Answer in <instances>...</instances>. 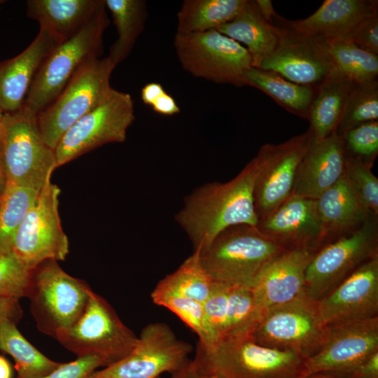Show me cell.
I'll use <instances>...</instances> for the list:
<instances>
[{
	"label": "cell",
	"mask_w": 378,
	"mask_h": 378,
	"mask_svg": "<svg viewBox=\"0 0 378 378\" xmlns=\"http://www.w3.org/2000/svg\"><path fill=\"white\" fill-rule=\"evenodd\" d=\"M260 169L256 155L230 181L205 183L186 197L175 219L191 241L193 252H202L229 227L256 226L254 188Z\"/></svg>",
	"instance_id": "1"
},
{
	"label": "cell",
	"mask_w": 378,
	"mask_h": 378,
	"mask_svg": "<svg viewBox=\"0 0 378 378\" xmlns=\"http://www.w3.org/2000/svg\"><path fill=\"white\" fill-rule=\"evenodd\" d=\"M304 360L290 351L263 346L248 336L208 349L197 344L191 363L218 378H303Z\"/></svg>",
	"instance_id": "2"
},
{
	"label": "cell",
	"mask_w": 378,
	"mask_h": 378,
	"mask_svg": "<svg viewBox=\"0 0 378 378\" xmlns=\"http://www.w3.org/2000/svg\"><path fill=\"white\" fill-rule=\"evenodd\" d=\"M104 0L89 22L75 35L57 45L42 62L23 106L38 115L60 94L87 61L99 57L109 20Z\"/></svg>",
	"instance_id": "3"
},
{
	"label": "cell",
	"mask_w": 378,
	"mask_h": 378,
	"mask_svg": "<svg viewBox=\"0 0 378 378\" xmlns=\"http://www.w3.org/2000/svg\"><path fill=\"white\" fill-rule=\"evenodd\" d=\"M91 290L85 281L64 271L57 261L48 260L31 270L25 297L38 330L55 338L80 317Z\"/></svg>",
	"instance_id": "4"
},
{
	"label": "cell",
	"mask_w": 378,
	"mask_h": 378,
	"mask_svg": "<svg viewBox=\"0 0 378 378\" xmlns=\"http://www.w3.org/2000/svg\"><path fill=\"white\" fill-rule=\"evenodd\" d=\"M0 125L8 184L39 191L57 167L55 150L44 141L37 115L22 105L17 111L4 113Z\"/></svg>",
	"instance_id": "5"
},
{
	"label": "cell",
	"mask_w": 378,
	"mask_h": 378,
	"mask_svg": "<svg viewBox=\"0 0 378 378\" xmlns=\"http://www.w3.org/2000/svg\"><path fill=\"white\" fill-rule=\"evenodd\" d=\"M284 251L256 226L241 224L225 229L197 253L213 281L250 286L261 268Z\"/></svg>",
	"instance_id": "6"
},
{
	"label": "cell",
	"mask_w": 378,
	"mask_h": 378,
	"mask_svg": "<svg viewBox=\"0 0 378 378\" xmlns=\"http://www.w3.org/2000/svg\"><path fill=\"white\" fill-rule=\"evenodd\" d=\"M114 64L108 57L85 62L60 94L37 115L46 144L55 150L63 134L79 119L99 106L111 92Z\"/></svg>",
	"instance_id": "7"
},
{
	"label": "cell",
	"mask_w": 378,
	"mask_h": 378,
	"mask_svg": "<svg viewBox=\"0 0 378 378\" xmlns=\"http://www.w3.org/2000/svg\"><path fill=\"white\" fill-rule=\"evenodd\" d=\"M55 339L77 357L101 358L104 368L126 357L139 337L123 323L111 304L92 290L80 317L57 332Z\"/></svg>",
	"instance_id": "8"
},
{
	"label": "cell",
	"mask_w": 378,
	"mask_h": 378,
	"mask_svg": "<svg viewBox=\"0 0 378 378\" xmlns=\"http://www.w3.org/2000/svg\"><path fill=\"white\" fill-rule=\"evenodd\" d=\"M327 331L317 301L304 291L265 310L250 337L260 345L290 351L305 360L318 352Z\"/></svg>",
	"instance_id": "9"
},
{
	"label": "cell",
	"mask_w": 378,
	"mask_h": 378,
	"mask_svg": "<svg viewBox=\"0 0 378 378\" xmlns=\"http://www.w3.org/2000/svg\"><path fill=\"white\" fill-rule=\"evenodd\" d=\"M174 46L186 71L216 83L242 87L246 72L253 67L247 49L216 29L176 33Z\"/></svg>",
	"instance_id": "10"
},
{
	"label": "cell",
	"mask_w": 378,
	"mask_h": 378,
	"mask_svg": "<svg viewBox=\"0 0 378 378\" xmlns=\"http://www.w3.org/2000/svg\"><path fill=\"white\" fill-rule=\"evenodd\" d=\"M378 216L360 228L322 246L305 272V292L318 301L361 265L378 255Z\"/></svg>",
	"instance_id": "11"
},
{
	"label": "cell",
	"mask_w": 378,
	"mask_h": 378,
	"mask_svg": "<svg viewBox=\"0 0 378 378\" xmlns=\"http://www.w3.org/2000/svg\"><path fill=\"white\" fill-rule=\"evenodd\" d=\"M134 119L131 95L113 88L99 106L79 119L61 137L55 148L56 167L104 144L125 141Z\"/></svg>",
	"instance_id": "12"
},
{
	"label": "cell",
	"mask_w": 378,
	"mask_h": 378,
	"mask_svg": "<svg viewBox=\"0 0 378 378\" xmlns=\"http://www.w3.org/2000/svg\"><path fill=\"white\" fill-rule=\"evenodd\" d=\"M60 188L48 181L26 214L13 239L12 253L30 270L48 260H64L68 237L59 214Z\"/></svg>",
	"instance_id": "13"
},
{
	"label": "cell",
	"mask_w": 378,
	"mask_h": 378,
	"mask_svg": "<svg viewBox=\"0 0 378 378\" xmlns=\"http://www.w3.org/2000/svg\"><path fill=\"white\" fill-rule=\"evenodd\" d=\"M192 351V345L178 340L167 324L149 323L126 357L95 370L88 378H158L184 366Z\"/></svg>",
	"instance_id": "14"
},
{
	"label": "cell",
	"mask_w": 378,
	"mask_h": 378,
	"mask_svg": "<svg viewBox=\"0 0 378 378\" xmlns=\"http://www.w3.org/2000/svg\"><path fill=\"white\" fill-rule=\"evenodd\" d=\"M312 139L309 129L278 144H267L258 150L261 169L254 188V205L259 218L289 197L300 163Z\"/></svg>",
	"instance_id": "15"
},
{
	"label": "cell",
	"mask_w": 378,
	"mask_h": 378,
	"mask_svg": "<svg viewBox=\"0 0 378 378\" xmlns=\"http://www.w3.org/2000/svg\"><path fill=\"white\" fill-rule=\"evenodd\" d=\"M377 351L378 317L328 326L320 349L304 360L302 377L348 371Z\"/></svg>",
	"instance_id": "16"
},
{
	"label": "cell",
	"mask_w": 378,
	"mask_h": 378,
	"mask_svg": "<svg viewBox=\"0 0 378 378\" xmlns=\"http://www.w3.org/2000/svg\"><path fill=\"white\" fill-rule=\"evenodd\" d=\"M276 27L280 35L279 43L257 68L275 72L293 83L313 88L338 74L315 39Z\"/></svg>",
	"instance_id": "17"
},
{
	"label": "cell",
	"mask_w": 378,
	"mask_h": 378,
	"mask_svg": "<svg viewBox=\"0 0 378 378\" xmlns=\"http://www.w3.org/2000/svg\"><path fill=\"white\" fill-rule=\"evenodd\" d=\"M317 303L326 326L378 317V255Z\"/></svg>",
	"instance_id": "18"
},
{
	"label": "cell",
	"mask_w": 378,
	"mask_h": 378,
	"mask_svg": "<svg viewBox=\"0 0 378 378\" xmlns=\"http://www.w3.org/2000/svg\"><path fill=\"white\" fill-rule=\"evenodd\" d=\"M257 229L283 249H320L326 245L317 216L316 200L291 195L258 219Z\"/></svg>",
	"instance_id": "19"
},
{
	"label": "cell",
	"mask_w": 378,
	"mask_h": 378,
	"mask_svg": "<svg viewBox=\"0 0 378 378\" xmlns=\"http://www.w3.org/2000/svg\"><path fill=\"white\" fill-rule=\"evenodd\" d=\"M377 6L374 0H326L302 20H288L276 13L273 24L307 38L350 41L365 20L378 14Z\"/></svg>",
	"instance_id": "20"
},
{
	"label": "cell",
	"mask_w": 378,
	"mask_h": 378,
	"mask_svg": "<svg viewBox=\"0 0 378 378\" xmlns=\"http://www.w3.org/2000/svg\"><path fill=\"white\" fill-rule=\"evenodd\" d=\"M318 250L300 248L284 251L261 268L250 287L262 313L305 291V272Z\"/></svg>",
	"instance_id": "21"
},
{
	"label": "cell",
	"mask_w": 378,
	"mask_h": 378,
	"mask_svg": "<svg viewBox=\"0 0 378 378\" xmlns=\"http://www.w3.org/2000/svg\"><path fill=\"white\" fill-rule=\"evenodd\" d=\"M344 172L342 137L335 133L322 139L312 136L300 163L292 194L316 200L335 185Z\"/></svg>",
	"instance_id": "22"
},
{
	"label": "cell",
	"mask_w": 378,
	"mask_h": 378,
	"mask_svg": "<svg viewBox=\"0 0 378 378\" xmlns=\"http://www.w3.org/2000/svg\"><path fill=\"white\" fill-rule=\"evenodd\" d=\"M60 42L40 28L34 41L15 57L0 62V106L13 113L23 105L42 62Z\"/></svg>",
	"instance_id": "23"
},
{
	"label": "cell",
	"mask_w": 378,
	"mask_h": 378,
	"mask_svg": "<svg viewBox=\"0 0 378 378\" xmlns=\"http://www.w3.org/2000/svg\"><path fill=\"white\" fill-rule=\"evenodd\" d=\"M317 216L326 244L360 228L377 216L359 202L344 174L332 187L316 200Z\"/></svg>",
	"instance_id": "24"
},
{
	"label": "cell",
	"mask_w": 378,
	"mask_h": 378,
	"mask_svg": "<svg viewBox=\"0 0 378 378\" xmlns=\"http://www.w3.org/2000/svg\"><path fill=\"white\" fill-rule=\"evenodd\" d=\"M104 0H29L28 17L62 43L75 35L92 18Z\"/></svg>",
	"instance_id": "25"
},
{
	"label": "cell",
	"mask_w": 378,
	"mask_h": 378,
	"mask_svg": "<svg viewBox=\"0 0 378 378\" xmlns=\"http://www.w3.org/2000/svg\"><path fill=\"white\" fill-rule=\"evenodd\" d=\"M216 30L235 41L244 43L252 58V66L257 68L262 60L276 48L279 30L267 22L260 13L255 1L247 0L240 13L231 21Z\"/></svg>",
	"instance_id": "26"
},
{
	"label": "cell",
	"mask_w": 378,
	"mask_h": 378,
	"mask_svg": "<svg viewBox=\"0 0 378 378\" xmlns=\"http://www.w3.org/2000/svg\"><path fill=\"white\" fill-rule=\"evenodd\" d=\"M356 84L336 74L316 88L307 118L313 139H325L336 132L347 99Z\"/></svg>",
	"instance_id": "27"
},
{
	"label": "cell",
	"mask_w": 378,
	"mask_h": 378,
	"mask_svg": "<svg viewBox=\"0 0 378 378\" xmlns=\"http://www.w3.org/2000/svg\"><path fill=\"white\" fill-rule=\"evenodd\" d=\"M245 85L255 88L290 113L307 119L316 88L300 85L279 74L251 67L246 74Z\"/></svg>",
	"instance_id": "28"
},
{
	"label": "cell",
	"mask_w": 378,
	"mask_h": 378,
	"mask_svg": "<svg viewBox=\"0 0 378 378\" xmlns=\"http://www.w3.org/2000/svg\"><path fill=\"white\" fill-rule=\"evenodd\" d=\"M247 0H185L177 13L178 34L216 29L232 20Z\"/></svg>",
	"instance_id": "29"
},
{
	"label": "cell",
	"mask_w": 378,
	"mask_h": 378,
	"mask_svg": "<svg viewBox=\"0 0 378 378\" xmlns=\"http://www.w3.org/2000/svg\"><path fill=\"white\" fill-rule=\"evenodd\" d=\"M111 13L118 38L107 56L116 66L130 54L137 38L143 32L148 16L144 0H104Z\"/></svg>",
	"instance_id": "30"
},
{
	"label": "cell",
	"mask_w": 378,
	"mask_h": 378,
	"mask_svg": "<svg viewBox=\"0 0 378 378\" xmlns=\"http://www.w3.org/2000/svg\"><path fill=\"white\" fill-rule=\"evenodd\" d=\"M0 349L13 358L17 378H42L62 363L43 355L23 337L16 323L11 321L0 325Z\"/></svg>",
	"instance_id": "31"
},
{
	"label": "cell",
	"mask_w": 378,
	"mask_h": 378,
	"mask_svg": "<svg viewBox=\"0 0 378 378\" xmlns=\"http://www.w3.org/2000/svg\"><path fill=\"white\" fill-rule=\"evenodd\" d=\"M315 40L339 75L356 83L377 80L378 55L367 52L349 41Z\"/></svg>",
	"instance_id": "32"
},
{
	"label": "cell",
	"mask_w": 378,
	"mask_h": 378,
	"mask_svg": "<svg viewBox=\"0 0 378 378\" xmlns=\"http://www.w3.org/2000/svg\"><path fill=\"white\" fill-rule=\"evenodd\" d=\"M214 284L199 254L193 252L174 272L160 280L153 291L178 295L203 304L211 295Z\"/></svg>",
	"instance_id": "33"
},
{
	"label": "cell",
	"mask_w": 378,
	"mask_h": 378,
	"mask_svg": "<svg viewBox=\"0 0 378 378\" xmlns=\"http://www.w3.org/2000/svg\"><path fill=\"white\" fill-rule=\"evenodd\" d=\"M38 192L8 183L0 197V253L12 252L15 234Z\"/></svg>",
	"instance_id": "34"
},
{
	"label": "cell",
	"mask_w": 378,
	"mask_h": 378,
	"mask_svg": "<svg viewBox=\"0 0 378 378\" xmlns=\"http://www.w3.org/2000/svg\"><path fill=\"white\" fill-rule=\"evenodd\" d=\"M150 297L155 304L169 309L195 332L199 338L197 344L206 349L215 345L202 303L178 295L155 291Z\"/></svg>",
	"instance_id": "35"
},
{
	"label": "cell",
	"mask_w": 378,
	"mask_h": 378,
	"mask_svg": "<svg viewBox=\"0 0 378 378\" xmlns=\"http://www.w3.org/2000/svg\"><path fill=\"white\" fill-rule=\"evenodd\" d=\"M377 119V80L356 83L347 99L335 134L342 136L352 128Z\"/></svg>",
	"instance_id": "36"
},
{
	"label": "cell",
	"mask_w": 378,
	"mask_h": 378,
	"mask_svg": "<svg viewBox=\"0 0 378 378\" xmlns=\"http://www.w3.org/2000/svg\"><path fill=\"white\" fill-rule=\"evenodd\" d=\"M372 165L345 156V174L359 202L378 216V178L372 172Z\"/></svg>",
	"instance_id": "37"
},
{
	"label": "cell",
	"mask_w": 378,
	"mask_h": 378,
	"mask_svg": "<svg viewBox=\"0 0 378 378\" xmlns=\"http://www.w3.org/2000/svg\"><path fill=\"white\" fill-rule=\"evenodd\" d=\"M345 156L373 166L378 155V120L346 131L342 136Z\"/></svg>",
	"instance_id": "38"
},
{
	"label": "cell",
	"mask_w": 378,
	"mask_h": 378,
	"mask_svg": "<svg viewBox=\"0 0 378 378\" xmlns=\"http://www.w3.org/2000/svg\"><path fill=\"white\" fill-rule=\"evenodd\" d=\"M31 270L12 253H0V297H25Z\"/></svg>",
	"instance_id": "39"
},
{
	"label": "cell",
	"mask_w": 378,
	"mask_h": 378,
	"mask_svg": "<svg viewBox=\"0 0 378 378\" xmlns=\"http://www.w3.org/2000/svg\"><path fill=\"white\" fill-rule=\"evenodd\" d=\"M100 367H104L101 358L94 356L77 357V359L59 367L42 378H88Z\"/></svg>",
	"instance_id": "40"
},
{
	"label": "cell",
	"mask_w": 378,
	"mask_h": 378,
	"mask_svg": "<svg viewBox=\"0 0 378 378\" xmlns=\"http://www.w3.org/2000/svg\"><path fill=\"white\" fill-rule=\"evenodd\" d=\"M350 41L367 52L378 55V14L365 20L356 29Z\"/></svg>",
	"instance_id": "41"
},
{
	"label": "cell",
	"mask_w": 378,
	"mask_h": 378,
	"mask_svg": "<svg viewBox=\"0 0 378 378\" xmlns=\"http://www.w3.org/2000/svg\"><path fill=\"white\" fill-rule=\"evenodd\" d=\"M333 374L341 378H378V351L354 368Z\"/></svg>",
	"instance_id": "42"
},
{
	"label": "cell",
	"mask_w": 378,
	"mask_h": 378,
	"mask_svg": "<svg viewBox=\"0 0 378 378\" xmlns=\"http://www.w3.org/2000/svg\"><path fill=\"white\" fill-rule=\"evenodd\" d=\"M20 299L10 297H0V325L6 321L17 323L21 318L22 310Z\"/></svg>",
	"instance_id": "43"
},
{
	"label": "cell",
	"mask_w": 378,
	"mask_h": 378,
	"mask_svg": "<svg viewBox=\"0 0 378 378\" xmlns=\"http://www.w3.org/2000/svg\"><path fill=\"white\" fill-rule=\"evenodd\" d=\"M153 111L163 115H174L180 112L174 98L166 91L151 106Z\"/></svg>",
	"instance_id": "44"
},
{
	"label": "cell",
	"mask_w": 378,
	"mask_h": 378,
	"mask_svg": "<svg viewBox=\"0 0 378 378\" xmlns=\"http://www.w3.org/2000/svg\"><path fill=\"white\" fill-rule=\"evenodd\" d=\"M164 92L165 90L160 83L150 82L142 88L141 98L145 104L151 106L155 100Z\"/></svg>",
	"instance_id": "45"
},
{
	"label": "cell",
	"mask_w": 378,
	"mask_h": 378,
	"mask_svg": "<svg viewBox=\"0 0 378 378\" xmlns=\"http://www.w3.org/2000/svg\"><path fill=\"white\" fill-rule=\"evenodd\" d=\"M170 378H218L198 370L190 360L184 366L171 374Z\"/></svg>",
	"instance_id": "46"
},
{
	"label": "cell",
	"mask_w": 378,
	"mask_h": 378,
	"mask_svg": "<svg viewBox=\"0 0 378 378\" xmlns=\"http://www.w3.org/2000/svg\"><path fill=\"white\" fill-rule=\"evenodd\" d=\"M257 8L262 18L269 23L273 24V18L276 13L274 10L272 1L255 0Z\"/></svg>",
	"instance_id": "47"
},
{
	"label": "cell",
	"mask_w": 378,
	"mask_h": 378,
	"mask_svg": "<svg viewBox=\"0 0 378 378\" xmlns=\"http://www.w3.org/2000/svg\"><path fill=\"white\" fill-rule=\"evenodd\" d=\"M8 177L0 144V197L8 186Z\"/></svg>",
	"instance_id": "48"
},
{
	"label": "cell",
	"mask_w": 378,
	"mask_h": 378,
	"mask_svg": "<svg viewBox=\"0 0 378 378\" xmlns=\"http://www.w3.org/2000/svg\"><path fill=\"white\" fill-rule=\"evenodd\" d=\"M12 370L8 360L0 356V378H11Z\"/></svg>",
	"instance_id": "49"
},
{
	"label": "cell",
	"mask_w": 378,
	"mask_h": 378,
	"mask_svg": "<svg viewBox=\"0 0 378 378\" xmlns=\"http://www.w3.org/2000/svg\"><path fill=\"white\" fill-rule=\"evenodd\" d=\"M304 378H341L335 374L330 372H320L316 373Z\"/></svg>",
	"instance_id": "50"
},
{
	"label": "cell",
	"mask_w": 378,
	"mask_h": 378,
	"mask_svg": "<svg viewBox=\"0 0 378 378\" xmlns=\"http://www.w3.org/2000/svg\"><path fill=\"white\" fill-rule=\"evenodd\" d=\"M4 115V112L3 111L2 108L0 106V122L2 120Z\"/></svg>",
	"instance_id": "51"
},
{
	"label": "cell",
	"mask_w": 378,
	"mask_h": 378,
	"mask_svg": "<svg viewBox=\"0 0 378 378\" xmlns=\"http://www.w3.org/2000/svg\"><path fill=\"white\" fill-rule=\"evenodd\" d=\"M0 132H1V125H0Z\"/></svg>",
	"instance_id": "52"
},
{
	"label": "cell",
	"mask_w": 378,
	"mask_h": 378,
	"mask_svg": "<svg viewBox=\"0 0 378 378\" xmlns=\"http://www.w3.org/2000/svg\"><path fill=\"white\" fill-rule=\"evenodd\" d=\"M158 378H161V377H158Z\"/></svg>",
	"instance_id": "53"
}]
</instances>
